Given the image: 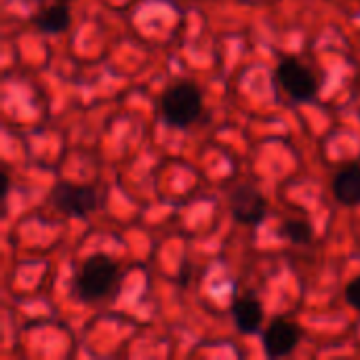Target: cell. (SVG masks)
<instances>
[{"instance_id":"9c48e42d","label":"cell","mask_w":360,"mask_h":360,"mask_svg":"<svg viewBox=\"0 0 360 360\" xmlns=\"http://www.w3.org/2000/svg\"><path fill=\"white\" fill-rule=\"evenodd\" d=\"M32 23L44 34H61L70 27L72 15L65 4H53L32 17Z\"/></svg>"},{"instance_id":"8fae6325","label":"cell","mask_w":360,"mask_h":360,"mask_svg":"<svg viewBox=\"0 0 360 360\" xmlns=\"http://www.w3.org/2000/svg\"><path fill=\"white\" fill-rule=\"evenodd\" d=\"M344 293H346V302H348L354 310H359L360 312V276L348 283V287H346Z\"/></svg>"},{"instance_id":"6da1fadb","label":"cell","mask_w":360,"mask_h":360,"mask_svg":"<svg viewBox=\"0 0 360 360\" xmlns=\"http://www.w3.org/2000/svg\"><path fill=\"white\" fill-rule=\"evenodd\" d=\"M116 278H118L116 262L103 253H95L82 264L76 276V293L82 302L103 300L116 285Z\"/></svg>"},{"instance_id":"8992f818","label":"cell","mask_w":360,"mask_h":360,"mask_svg":"<svg viewBox=\"0 0 360 360\" xmlns=\"http://www.w3.org/2000/svg\"><path fill=\"white\" fill-rule=\"evenodd\" d=\"M302 340V331L295 323L287 319H274L270 327L264 331V352L270 359H283L289 356Z\"/></svg>"},{"instance_id":"30bf717a","label":"cell","mask_w":360,"mask_h":360,"mask_svg":"<svg viewBox=\"0 0 360 360\" xmlns=\"http://www.w3.org/2000/svg\"><path fill=\"white\" fill-rule=\"evenodd\" d=\"M283 234L293 243V245H308L314 238V230L308 221L304 219H289L283 224Z\"/></svg>"},{"instance_id":"7a4b0ae2","label":"cell","mask_w":360,"mask_h":360,"mask_svg":"<svg viewBox=\"0 0 360 360\" xmlns=\"http://www.w3.org/2000/svg\"><path fill=\"white\" fill-rule=\"evenodd\" d=\"M162 116L173 127H188L192 124L202 112V93L194 82H177L165 91L160 99Z\"/></svg>"},{"instance_id":"5b68a950","label":"cell","mask_w":360,"mask_h":360,"mask_svg":"<svg viewBox=\"0 0 360 360\" xmlns=\"http://www.w3.org/2000/svg\"><path fill=\"white\" fill-rule=\"evenodd\" d=\"M276 78L283 84V89L297 101H310L319 93L316 78L297 59H283L276 68Z\"/></svg>"},{"instance_id":"52a82bcc","label":"cell","mask_w":360,"mask_h":360,"mask_svg":"<svg viewBox=\"0 0 360 360\" xmlns=\"http://www.w3.org/2000/svg\"><path fill=\"white\" fill-rule=\"evenodd\" d=\"M333 198L344 207L360 205V162H352L338 171L331 184Z\"/></svg>"},{"instance_id":"ba28073f","label":"cell","mask_w":360,"mask_h":360,"mask_svg":"<svg viewBox=\"0 0 360 360\" xmlns=\"http://www.w3.org/2000/svg\"><path fill=\"white\" fill-rule=\"evenodd\" d=\"M232 316H234L236 329L245 335H251L264 323V306L255 295H245L232 304Z\"/></svg>"},{"instance_id":"3957f363","label":"cell","mask_w":360,"mask_h":360,"mask_svg":"<svg viewBox=\"0 0 360 360\" xmlns=\"http://www.w3.org/2000/svg\"><path fill=\"white\" fill-rule=\"evenodd\" d=\"M51 202L59 213L70 217H86L97 209V192L91 186L61 181L51 190Z\"/></svg>"},{"instance_id":"277c9868","label":"cell","mask_w":360,"mask_h":360,"mask_svg":"<svg viewBox=\"0 0 360 360\" xmlns=\"http://www.w3.org/2000/svg\"><path fill=\"white\" fill-rule=\"evenodd\" d=\"M230 211H232V217L238 221V224H245V226H259L266 215H268V202L264 198V194L251 186V184H238L230 196Z\"/></svg>"}]
</instances>
